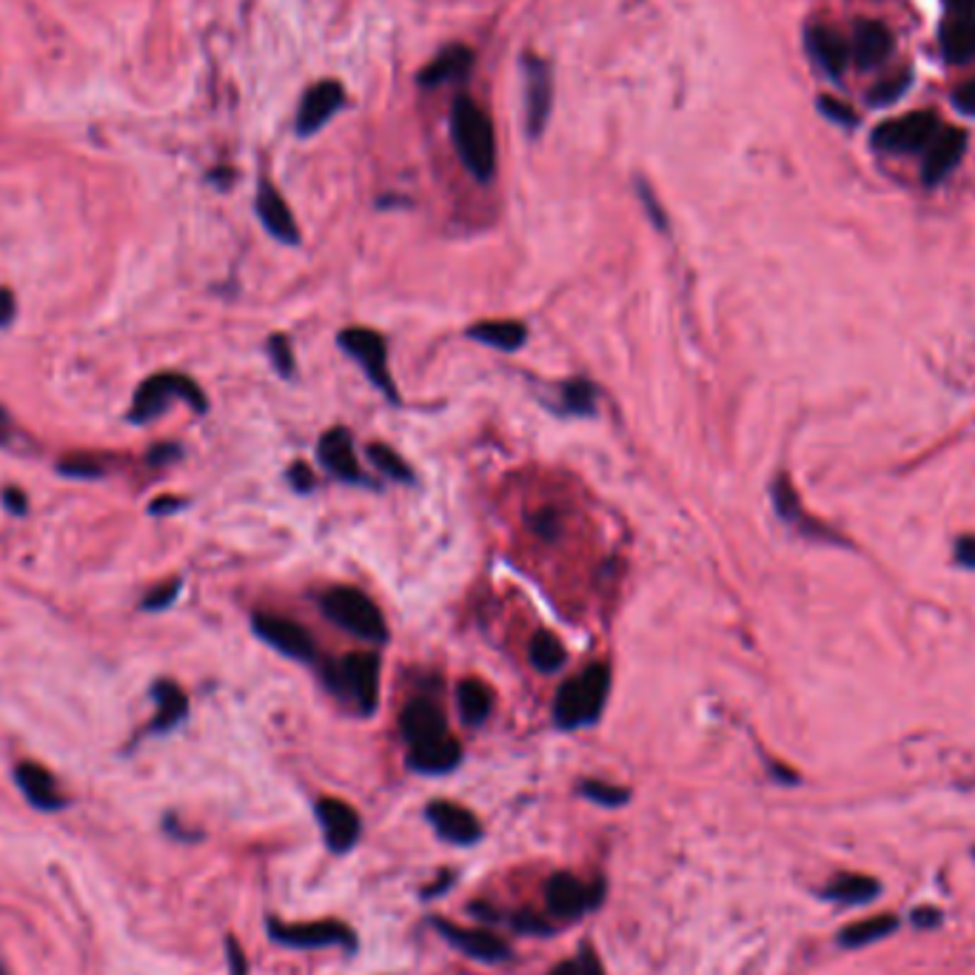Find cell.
Wrapping results in <instances>:
<instances>
[{
	"mask_svg": "<svg viewBox=\"0 0 975 975\" xmlns=\"http://www.w3.org/2000/svg\"><path fill=\"white\" fill-rule=\"evenodd\" d=\"M451 141L470 175L483 182L491 180L497 171V137L491 118L468 95H459L451 106Z\"/></svg>",
	"mask_w": 975,
	"mask_h": 975,
	"instance_id": "cell-1",
	"label": "cell"
},
{
	"mask_svg": "<svg viewBox=\"0 0 975 975\" xmlns=\"http://www.w3.org/2000/svg\"><path fill=\"white\" fill-rule=\"evenodd\" d=\"M608 690H611V667L608 665H590L585 674L568 679L556 694V724L565 730L594 724L602 716Z\"/></svg>",
	"mask_w": 975,
	"mask_h": 975,
	"instance_id": "cell-2",
	"label": "cell"
},
{
	"mask_svg": "<svg viewBox=\"0 0 975 975\" xmlns=\"http://www.w3.org/2000/svg\"><path fill=\"white\" fill-rule=\"evenodd\" d=\"M323 611L331 622H337L343 631L354 633L365 642L379 645V642L388 639L386 617L377 608V602L363 590L331 588L329 594H323Z\"/></svg>",
	"mask_w": 975,
	"mask_h": 975,
	"instance_id": "cell-3",
	"label": "cell"
},
{
	"mask_svg": "<svg viewBox=\"0 0 975 975\" xmlns=\"http://www.w3.org/2000/svg\"><path fill=\"white\" fill-rule=\"evenodd\" d=\"M189 402L195 411H206L209 402H206V394L200 391L195 379H189L186 374H175V372H163L155 374V377H148L137 394H134V402H132V411H129V420L132 422H148L160 417L171 402Z\"/></svg>",
	"mask_w": 975,
	"mask_h": 975,
	"instance_id": "cell-4",
	"label": "cell"
},
{
	"mask_svg": "<svg viewBox=\"0 0 975 975\" xmlns=\"http://www.w3.org/2000/svg\"><path fill=\"white\" fill-rule=\"evenodd\" d=\"M941 132V118L933 109H919L905 118L887 120L873 132V146L882 152H919L935 141Z\"/></svg>",
	"mask_w": 975,
	"mask_h": 975,
	"instance_id": "cell-5",
	"label": "cell"
},
{
	"mask_svg": "<svg viewBox=\"0 0 975 975\" xmlns=\"http://www.w3.org/2000/svg\"><path fill=\"white\" fill-rule=\"evenodd\" d=\"M340 345L345 348L348 357L357 359L363 365V372L368 374L374 386L379 391L386 394L388 400L397 402L400 400V394H397V386L391 383V374H388V348H386V340L383 334H377L374 329H345L340 334Z\"/></svg>",
	"mask_w": 975,
	"mask_h": 975,
	"instance_id": "cell-6",
	"label": "cell"
},
{
	"mask_svg": "<svg viewBox=\"0 0 975 975\" xmlns=\"http://www.w3.org/2000/svg\"><path fill=\"white\" fill-rule=\"evenodd\" d=\"M268 935L277 944L295 950H317V948H354V930H348L340 921H311V924H280L268 921Z\"/></svg>",
	"mask_w": 975,
	"mask_h": 975,
	"instance_id": "cell-7",
	"label": "cell"
},
{
	"mask_svg": "<svg viewBox=\"0 0 975 975\" xmlns=\"http://www.w3.org/2000/svg\"><path fill=\"white\" fill-rule=\"evenodd\" d=\"M337 688L352 696L363 713H374L379 702V662L374 653H348L340 662Z\"/></svg>",
	"mask_w": 975,
	"mask_h": 975,
	"instance_id": "cell-8",
	"label": "cell"
},
{
	"mask_svg": "<svg viewBox=\"0 0 975 975\" xmlns=\"http://www.w3.org/2000/svg\"><path fill=\"white\" fill-rule=\"evenodd\" d=\"M599 887H588L585 882H579L570 873H556V876L547 878L545 885V907L551 916L556 919H579L583 912H588L590 907H597L599 901Z\"/></svg>",
	"mask_w": 975,
	"mask_h": 975,
	"instance_id": "cell-9",
	"label": "cell"
},
{
	"mask_svg": "<svg viewBox=\"0 0 975 975\" xmlns=\"http://www.w3.org/2000/svg\"><path fill=\"white\" fill-rule=\"evenodd\" d=\"M254 633L261 639H266L268 645L277 647L280 653L291 656V660L311 662L314 660V639L306 628L295 622V619L274 617V613H257L254 617Z\"/></svg>",
	"mask_w": 975,
	"mask_h": 975,
	"instance_id": "cell-10",
	"label": "cell"
},
{
	"mask_svg": "<svg viewBox=\"0 0 975 975\" xmlns=\"http://www.w3.org/2000/svg\"><path fill=\"white\" fill-rule=\"evenodd\" d=\"M317 821L323 828L325 844L334 853H348V850L357 844L359 839V816L348 801L334 799V796H325V799L317 801Z\"/></svg>",
	"mask_w": 975,
	"mask_h": 975,
	"instance_id": "cell-11",
	"label": "cell"
},
{
	"mask_svg": "<svg viewBox=\"0 0 975 975\" xmlns=\"http://www.w3.org/2000/svg\"><path fill=\"white\" fill-rule=\"evenodd\" d=\"M343 103L345 91L337 80H323V84L311 86L300 103V114H297V134L309 137V134L320 132L340 112Z\"/></svg>",
	"mask_w": 975,
	"mask_h": 975,
	"instance_id": "cell-12",
	"label": "cell"
},
{
	"mask_svg": "<svg viewBox=\"0 0 975 975\" xmlns=\"http://www.w3.org/2000/svg\"><path fill=\"white\" fill-rule=\"evenodd\" d=\"M425 819L434 824L436 835L451 844H474L483 839V824L477 816L454 801H431Z\"/></svg>",
	"mask_w": 975,
	"mask_h": 975,
	"instance_id": "cell-13",
	"label": "cell"
},
{
	"mask_svg": "<svg viewBox=\"0 0 975 975\" xmlns=\"http://www.w3.org/2000/svg\"><path fill=\"white\" fill-rule=\"evenodd\" d=\"M551 71L540 57H525V114L531 137H540L551 114Z\"/></svg>",
	"mask_w": 975,
	"mask_h": 975,
	"instance_id": "cell-14",
	"label": "cell"
},
{
	"mask_svg": "<svg viewBox=\"0 0 975 975\" xmlns=\"http://www.w3.org/2000/svg\"><path fill=\"white\" fill-rule=\"evenodd\" d=\"M434 927L456 950H463L465 955L479 959V962H506L511 955L506 941L491 930H468V927H456L451 921H434Z\"/></svg>",
	"mask_w": 975,
	"mask_h": 975,
	"instance_id": "cell-15",
	"label": "cell"
},
{
	"mask_svg": "<svg viewBox=\"0 0 975 975\" xmlns=\"http://www.w3.org/2000/svg\"><path fill=\"white\" fill-rule=\"evenodd\" d=\"M400 730L408 744L431 742V739L445 736V733H448V728H445V713L440 710V705L425 699V696L411 699V702L402 708Z\"/></svg>",
	"mask_w": 975,
	"mask_h": 975,
	"instance_id": "cell-16",
	"label": "cell"
},
{
	"mask_svg": "<svg viewBox=\"0 0 975 975\" xmlns=\"http://www.w3.org/2000/svg\"><path fill=\"white\" fill-rule=\"evenodd\" d=\"M257 214H261L263 225H266L272 237H277L280 243H288V246L300 243V229H297L295 214H291L280 191L266 180L261 182V191H257Z\"/></svg>",
	"mask_w": 975,
	"mask_h": 975,
	"instance_id": "cell-17",
	"label": "cell"
},
{
	"mask_svg": "<svg viewBox=\"0 0 975 975\" xmlns=\"http://www.w3.org/2000/svg\"><path fill=\"white\" fill-rule=\"evenodd\" d=\"M964 148H967V134L962 129H941L935 134V141L930 143V148H927L924 166H921L924 182L933 186L941 177L950 175L959 166V160H962Z\"/></svg>",
	"mask_w": 975,
	"mask_h": 975,
	"instance_id": "cell-18",
	"label": "cell"
},
{
	"mask_svg": "<svg viewBox=\"0 0 975 975\" xmlns=\"http://www.w3.org/2000/svg\"><path fill=\"white\" fill-rule=\"evenodd\" d=\"M893 35L887 32L885 23L878 21H858L853 26V41H850V57L856 60L862 69H876L890 57Z\"/></svg>",
	"mask_w": 975,
	"mask_h": 975,
	"instance_id": "cell-19",
	"label": "cell"
},
{
	"mask_svg": "<svg viewBox=\"0 0 975 975\" xmlns=\"http://www.w3.org/2000/svg\"><path fill=\"white\" fill-rule=\"evenodd\" d=\"M320 459L343 483H363L365 479L357 465V456H354V440L345 429L325 431L323 440H320Z\"/></svg>",
	"mask_w": 975,
	"mask_h": 975,
	"instance_id": "cell-20",
	"label": "cell"
},
{
	"mask_svg": "<svg viewBox=\"0 0 975 975\" xmlns=\"http://www.w3.org/2000/svg\"><path fill=\"white\" fill-rule=\"evenodd\" d=\"M459 762H463V747L451 733L431 739V742L411 744V751H408V765L420 773H431V776L454 771Z\"/></svg>",
	"mask_w": 975,
	"mask_h": 975,
	"instance_id": "cell-21",
	"label": "cell"
},
{
	"mask_svg": "<svg viewBox=\"0 0 975 975\" xmlns=\"http://www.w3.org/2000/svg\"><path fill=\"white\" fill-rule=\"evenodd\" d=\"M14 779H18V787L23 790V796L37 810H60L66 805V799L57 790L55 776L46 767L35 765V762H21V765L14 767Z\"/></svg>",
	"mask_w": 975,
	"mask_h": 975,
	"instance_id": "cell-22",
	"label": "cell"
},
{
	"mask_svg": "<svg viewBox=\"0 0 975 975\" xmlns=\"http://www.w3.org/2000/svg\"><path fill=\"white\" fill-rule=\"evenodd\" d=\"M807 49L830 78H842L850 64V43H844L839 32L828 26L807 29Z\"/></svg>",
	"mask_w": 975,
	"mask_h": 975,
	"instance_id": "cell-23",
	"label": "cell"
},
{
	"mask_svg": "<svg viewBox=\"0 0 975 975\" xmlns=\"http://www.w3.org/2000/svg\"><path fill=\"white\" fill-rule=\"evenodd\" d=\"M941 52L955 66L975 60V14H950L941 26Z\"/></svg>",
	"mask_w": 975,
	"mask_h": 975,
	"instance_id": "cell-24",
	"label": "cell"
},
{
	"mask_svg": "<svg viewBox=\"0 0 975 975\" xmlns=\"http://www.w3.org/2000/svg\"><path fill=\"white\" fill-rule=\"evenodd\" d=\"M882 893V882L864 873H835L830 878L821 896L835 901V905H871Z\"/></svg>",
	"mask_w": 975,
	"mask_h": 975,
	"instance_id": "cell-25",
	"label": "cell"
},
{
	"mask_svg": "<svg viewBox=\"0 0 975 975\" xmlns=\"http://www.w3.org/2000/svg\"><path fill=\"white\" fill-rule=\"evenodd\" d=\"M470 66H474V52L465 49V46H448L440 57H434L425 71H422L420 86L425 89H434V86H443L451 84V80H463L468 78Z\"/></svg>",
	"mask_w": 975,
	"mask_h": 975,
	"instance_id": "cell-26",
	"label": "cell"
},
{
	"mask_svg": "<svg viewBox=\"0 0 975 975\" xmlns=\"http://www.w3.org/2000/svg\"><path fill=\"white\" fill-rule=\"evenodd\" d=\"M468 337L494 345L499 352H520L528 340V329L520 320H485V323L470 325Z\"/></svg>",
	"mask_w": 975,
	"mask_h": 975,
	"instance_id": "cell-27",
	"label": "cell"
},
{
	"mask_svg": "<svg viewBox=\"0 0 975 975\" xmlns=\"http://www.w3.org/2000/svg\"><path fill=\"white\" fill-rule=\"evenodd\" d=\"M896 927H898L896 912H878V916H867V919L853 921V924L844 927L842 933H839V944H844V948H850V950L867 948V944H873V941H882V939H887L890 933H896Z\"/></svg>",
	"mask_w": 975,
	"mask_h": 975,
	"instance_id": "cell-28",
	"label": "cell"
},
{
	"mask_svg": "<svg viewBox=\"0 0 975 975\" xmlns=\"http://www.w3.org/2000/svg\"><path fill=\"white\" fill-rule=\"evenodd\" d=\"M456 705H459V716H463V722L470 724V728H477L488 719L491 713V705H494V696L491 688L479 679H465L456 690Z\"/></svg>",
	"mask_w": 975,
	"mask_h": 975,
	"instance_id": "cell-29",
	"label": "cell"
},
{
	"mask_svg": "<svg viewBox=\"0 0 975 975\" xmlns=\"http://www.w3.org/2000/svg\"><path fill=\"white\" fill-rule=\"evenodd\" d=\"M155 699H157V719H155V730H171L177 722L186 719L189 713V699L182 694L180 685L175 682L163 679L155 685Z\"/></svg>",
	"mask_w": 975,
	"mask_h": 975,
	"instance_id": "cell-30",
	"label": "cell"
},
{
	"mask_svg": "<svg viewBox=\"0 0 975 975\" xmlns=\"http://www.w3.org/2000/svg\"><path fill=\"white\" fill-rule=\"evenodd\" d=\"M565 660H568V656H565V647H562V642L554 636V633L547 631L533 633L531 662L536 671H542V674H554V671H559V667L565 665Z\"/></svg>",
	"mask_w": 975,
	"mask_h": 975,
	"instance_id": "cell-31",
	"label": "cell"
},
{
	"mask_svg": "<svg viewBox=\"0 0 975 975\" xmlns=\"http://www.w3.org/2000/svg\"><path fill=\"white\" fill-rule=\"evenodd\" d=\"M597 408V388L588 379H574L562 388V411L565 414H594Z\"/></svg>",
	"mask_w": 975,
	"mask_h": 975,
	"instance_id": "cell-32",
	"label": "cell"
},
{
	"mask_svg": "<svg viewBox=\"0 0 975 975\" xmlns=\"http://www.w3.org/2000/svg\"><path fill=\"white\" fill-rule=\"evenodd\" d=\"M368 456H372V463L377 465L383 474H388L391 479H400V483H414V474H411V468L406 465V459H402L397 451L388 448V445L374 443L372 448H368Z\"/></svg>",
	"mask_w": 975,
	"mask_h": 975,
	"instance_id": "cell-33",
	"label": "cell"
},
{
	"mask_svg": "<svg viewBox=\"0 0 975 975\" xmlns=\"http://www.w3.org/2000/svg\"><path fill=\"white\" fill-rule=\"evenodd\" d=\"M579 794H583L588 801H594V805L602 807H622L628 805V799H631V790H624V787L617 785H605V782H594V779L583 782V785H579Z\"/></svg>",
	"mask_w": 975,
	"mask_h": 975,
	"instance_id": "cell-34",
	"label": "cell"
},
{
	"mask_svg": "<svg viewBox=\"0 0 975 975\" xmlns=\"http://www.w3.org/2000/svg\"><path fill=\"white\" fill-rule=\"evenodd\" d=\"M910 80H912L910 71H898V75H893V78L882 80V84L873 86L871 103L873 106L893 103V100H898L901 95H905V89H910Z\"/></svg>",
	"mask_w": 975,
	"mask_h": 975,
	"instance_id": "cell-35",
	"label": "cell"
},
{
	"mask_svg": "<svg viewBox=\"0 0 975 975\" xmlns=\"http://www.w3.org/2000/svg\"><path fill=\"white\" fill-rule=\"evenodd\" d=\"M60 474H66V477H103L106 465H100L98 456L75 454L66 456L64 463H60Z\"/></svg>",
	"mask_w": 975,
	"mask_h": 975,
	"instance_id": "cell-36",
	"label": "cell"
},
{
	"mask_svg": "<svg viewBox=\"0 0 975 975\" xmlns=\"http://www.w3.org/2000/svg\"><path fill=\"white\" fill-rule=\"evenodd\" d=\"M268 354H272V363L274 368L280 372V377H291V374H295V354H291V343H288V337L274 334V337L268 340Z\"/></svg>",
	"mask_w": 975,
	"mask_h": 975,
	"instance_id": "cell-37",
	"label": "cell"
},
{
	"mask_svg": "<svg viewBox=\"0 0 975 975\" xmlns=\"http://www.w3.org/2000/svg\"><path fill=\"white\" fill-rule=\"evenodd\" d=\"M177 594H180V579H171V583H166L163 588L152 590V594L143 599V608H146V611H163V608H169V605L175 602Z\"/></svg>",
	"mask_w": 975,
	"mask_h": 975,
	"instance_id": "cell-38",
	"label": "cell"
},
{
	"mask_svg": "<svg viewBox=\"0 0 975 975\" xmlns=\"http://www.w3.org/2000/svg\"><path fill=\"white\" fill-rule=\"evenodd\" d=\"M819 109L824 114H828L830 120H835V123H844V126H856V112H853V109H850L847 103H842V100H835V98H828V95H824V98H819Z\"/></svg>",
	"mask_w": 975,
	"mask_h": 975,
	"instance_id": "cell-39",
	"label": "cell"
},
{
	"mask_svg": "<svg viewBox=\"0 0 975 975\" xmlns=\"http://www.w3.org/2000/svg\"><path fill=\"white\" fill-rule=\"evenodd\" d=\"M288 483L295 485V491L306 494L314 488V474H311V468L306 463H295L291 470H288Z\"/></svg>",
	"mask_w": 975,
	"mask_h": 975,
	"instance_id": "cell-40",
	"label": "cell"
},
{
	"mask_svg": "<svg viewBox=\"0 0 975 975\" xmlns=\"http://www.w3.org/2000/svg\"><path fill=\"white\" fill-rule=\"evenodd\" d=\"M941 919H944V916H941L939 907H930V905L919 907V910H912V916H910L912 927H919V930H933V927L941 924Z\"/></svg>",
	"mask_w": 975,
	"mask_h": 975,
	"instance_id": "cell-41",
	"label": "cell"
},
{
	"mask_svg": "<svg viewBox=\"0 0 975 975\" xmlns=\"http://www.w3.org/2000/svg\"><path fill=\"white\" fill-rule=\"evenodd\" d=\"M953 106L962 114H970V118H975V80H967V84H964L962 89H955Z\"/></svg>",
	"mask_w": 975,
	"mask_h": 975,
	"instance_id": "cell-42",
	"label": "cell"
},
{
	"mask_svg": "<svg viewBox=\"0 0 975 975\" xmlns=\"http://www.w3.org/2000/svg\"><path fill=\"white\" fill-rule=\"evenodd\" d=\"M533 528H536V533H540L542 540H554L556 533H559V517H556V513L547 508V511L536 513Z\"/></svg>",
	"mask_w": 975,
	"mask_h": 975,
	"instance_id": "cell-43",
	"label": "cell"
},
{
	"mask_svg": "<svg viewBox=\"0 0 975 975\" xmlns=\"http://www.w3.org/2000/svg\"><path fill=\"white\" fill-rule=\"evenodd\" d=\"M225 950H229V964H232V975H248L246 955L243 948L237 944V939H225Z\"/></svg>",
	"mask_w": 975,
	"mask_h": 975,
	"instance_id": "cell-44",
	"label": "cell"
},
{
	"mask_svg": "<svg viewBox=\"0 0 975 975\" xmlns=\"http://www.w3.org/2000/svg\"><path fill=\"white\" fill-rule=\"evenodd\" d=\"M18 314V302H14L12 288H0V329H7Z\"/></svg>",
	"mask_w": 975,
	"mask_h": 975,
	"instance_id": "cell-45",
	"label": "cell"
},
{
	"mask_svg": "<svg viewBox=\"0 0 975 975\" xmlns=\"http://www.w3.org/2000/svg\"><path fill=\"white\" fill-rule=\"evenodd\" d=\"M3 506H7V511L14 513V517H23L29 506L26 494H23L21 488H7V491H3Z\"/></svg>",
	"mask_w": 975,
	"mask_h": 975,
	"instance_id": "cell-46",
	"label": "cell"
},
{
	"mask_svg": "<svg viewBox=\"0 0 975 975\" xmlns=\"http://www.w3.org/2000/svg\"><path fill=\"white\" fill-rule=\"evenodd\" d=\"M639 195H642V200H645V209L651 211V220H653V223H656V229H665V214H662V209H660V206H656V200H653L651 189H645V186H639Z\"/></svg>",
	"mask_w": 975,
	"mask_h": 975,
	"instance_id": "cell-47",
	"label": "cell"
},
{
	"mask_svg": "<svg viewBox=\"0 0 975 975\" xmlns=\"http://www.w3.org/2000/svg\"><path fill=\"white\" fill-rule=\"evenodd\" d=\"M579 964H583L585 975H605V970H602V964H599L597 953H594V950H590V948H583V955H579Z\"/></svg>",
	"mask_w": 975,
	"mask_h": 975,
	"instance_id": "cell-48",
	"label": "cell"
},
{
	"mask_svg": "<svg viewBox=\"0 0 975 975\" xmlns=\"http://www.w3.org/2000/svg\"><path fill=\"white\" fill-rule=\"evenodd\" d=\"M513 924L520 927L522 933H533V930H540V933H547V924H542V921L533 919V916H522V919H517V921H513Z\"/></svg>",
	"mask_w": 975,
	"mask_h": 975,
	"instance_id": "cell-49",
	"label": "cell"
},
{
	"mask_svg": "<svg viewBox=\"0 0 975 975\" xmlns=\"http://www.w3.org/2000/svg\"><path fill=\"white\" fill-rule=\"evenodd\" d=\"M547 975H585V970L579 962H562V964H556V967L551 970Z\"/></svg>",
	"mask_w": 975,
	"mask_h": 975,
	"instance_id": "cell-50",
	"label": "cell"
},
{
	"mask_svg": "<svg viewBox=\"0 0 975 975\" xmlns=\"http://www.w3.org/2000/svg\"><path fill=\"white\" fill-rule=\"evenodd\" d=\"M9 436H12V417L7 414V408L0 406V445H7Z\"/></svg>",
	"mask_w": 975,
	"mask_h": 975,
	"instance_id": "cell-51",
	"label": "cell"
},
{
	"mask_svg": "<svg viewBox=\"0 0 975 975\" xmlns=\"http://www.w3.org/2000/svg\"><path fill=\"white\" fill-rule=\"evenodd\" d=\"M948 3L955 9V14H973L975 12V0H948Z\"/></svg>",
	"mask_w": 975,
	"mask_h": 975,
	"instance_id": "cell-52",
	"label": "cell"
},
{
	"mask_svg": "<svg viewBox=\"0 0 975 975\" xmlns=\"http://www.w3.org/2000/svg\"><path fill=\"white\" fill-rule=\"evenodd\" d=\"M180 506H182L180 499H157L155 506H152V511L163 513V508H180Z\"/></svg>",
	"mask_w": 975,
	"mask_h": 975,
	"instance_id": "cell-53",
	"label": "cell"
}]
</instances>
